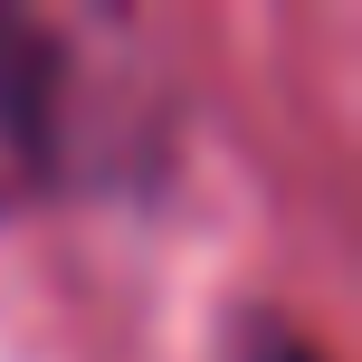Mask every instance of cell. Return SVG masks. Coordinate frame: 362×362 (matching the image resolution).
<instances>
[{"instance_id": "1", "label": "cell", "mask_w": 362, "mask_h": 362, "mask_svg": "<svg viewBox=\"0 0 362 362\" xmlns=\"http://www.w3.org/2000/svg\"><path fill=\"white\" fill-rule=\"evenodd\" d=\"M86 153V86L67 67V29L38 10H0V210L57 191Z\"/></svg>"}, {"instance_id": "2", "label": "cell", "mask_w": 362, "mask_h": 362, "mask_svg": "<svg viewBox=\"0 0 362 362\" xmlns=\"http://www.w3.org/2000/svg\"><path fill=\"white\" fill-rule=\"evenodd\" d=\"M238 362H325V353H315V344H305L296 325H257V344L238 353Z\"/></svg>"}]
</instances>
